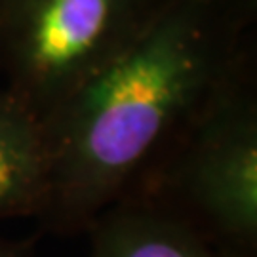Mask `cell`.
<instances>
[{
  "mask_svg": "<svg viewBox=\"0 0 257 257\" xmlns=\"http://www.w3.org/2000/svg\"><path fill=\"white\" fill-rule=\"evenodd\" d=\"M257 4L170 0L147 31L42 124L48 230H86L132 191L251 44Z\"/></svg>",
  "mask_w": 257,
  "mask_h": 257,
  "instance_id": "obj_1",
  "label": "cell"
},
{
  "mask_svg": "<svg viewBox=\"0 0 257 257\" xmlns=\"http://www.w3.org/2000/svg\"><path fill=\"white\" fill-rule=\"evenodd\" d=\"M128 194L179 215L225 257H255V44L240 55Z\"/></svg>",
  "mask_w": 257,
  "mask_h": 257,
  "instance_id": "obj_2",
  "label": "cell"
},
{
  "mask_svg": "<svg viewBox=\"0 0 257 257\" xmlns=\"http://www.w3.org/2000/svg\"><path fill=\"white\" fill-rule=\"evenodd\" d=\"M170 0H0V92L42 124L124 54Z\"/></svg>",
  "mask_w": 257,
  "mask_h": 257,
  "instance_id": "obj_3",
  "label": "cell"
},
{
  "mask_svg": "<svg viewBox=\"0 0 257 257\" xmlns=\"http://www.w3.org/2000/svg\"><path fill=\"white\" fill-rule=\"evenodd\" d=\"M86 232L90 257H225L193 225L138 194L101 211Z\"/></svg>",
  "mask_w": 257,
  "mask_h": 257,
  "instance_id": "obj_4",
  "label": "cell"
},
{
  "mask_svg": "<svg viewBox=\"0 0 257 257\" xmlns=\"http://www.w3.org/2000/svg\"><path fill=\"white\" fill-rule=\"evenodd\" d=\"M48 196V153L42 122L0 92V221L40 217Z\"/></svg>",
  "mask_w": 257,
  "mask_h": 257,
  "instance_id": "obj_5",
  "label": "cell"
},
{
  "mask_svg": "<svg viewBox=\"0 0 257 257\" xmlns=\"http://www.w3.org/2000/svg\"><path fill=\"white\" fill-rule=\"evenodd\" d=\"M35 240H8L0 236V257H33Z\"/></svg>",
  "mask_w": 257,
  "mask_h": 257,
  "instance_id": "obj_6",
  "label": "cell"
},
{
  "mask_svg": "<svg viewBox=\"0 0 257 257\" xmlns=\"http://www.w3.org/2000/svg\"><path fill=\"white\" fill-rule=\"evenodd\" d=\"M232 2H246V4H257V0H232Z\"/></svg>",
  "mask_w": 257,
  "mask_h": 257,
  "instance_id": "obj_7",
  "label": "cell"
}]
</instances>
